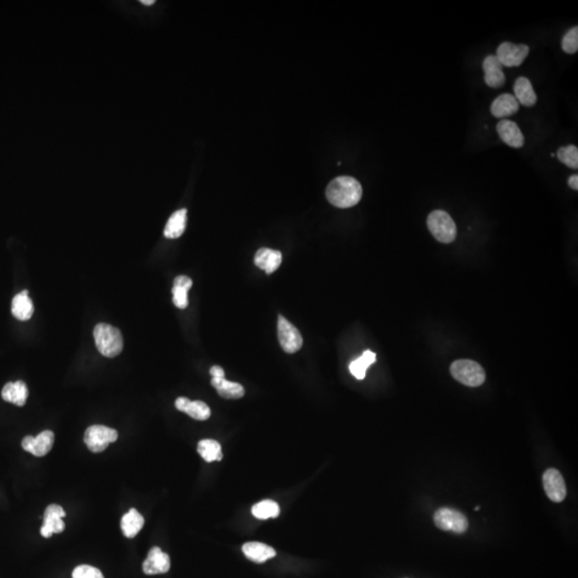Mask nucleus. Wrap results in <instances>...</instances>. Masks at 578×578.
I'll return each instance as SVG.
<instances>
[{"label": "nucleus", "mask_w": 578, "mask_h": 578, "mask_svg": "<svg viewBox=\"0 0 578 578\" xmlns=\"http://www.w3.org/2000/svg\"><path fill=\"white\" fill-rule=\"evenodd\" d=\"M362 186L353 177L340 176L332 180L326 190V197L337 208H351L356 206L362 199Z\"/></svg>", "instance_id": "obj_1"}, {"label": "nucleus", "mask_w": 578, "mask_h": 578, "mask_svg": "<svg viewBox=\"0 0 578 578\" xmlns=\"http://www.w3.org/2000/svg\"><path fill=\"white\" fill-rule=\"evenodd\" d=\"M96 346L101 355L114 358L124 349V337L120 330L111 324H99L93 330Z\"/></svg>", "instance_id": "obj_2"}, {"label": "nucleus", "mask_w": 578, "mask_h": 578, "mask_svg": "<svg viewBox=\"0 0 578 578\" xmlns=\"http://www.w3.org/2000/svg\"><path fill=\"white\" fill-rule=\"evenodd\" d=\"M427 227L434 238L445 245L452 243L458 234L454 221L449 213L443 210H435L430 213Z\"/></svg>", "instance_id": "obj_3"}, {"label": "nucleus", "mask_w": 578, "mask_h": 578, "mask_svg": "<svg viewBox=\"0 0 578 578\" xmlns=\"http://www.w3.org/2000/svg\"><path fill=\"white\" fill-rule=\"evenodd\" d=\"M451 375L468 387H479L485 381V372L479 363L472 360H458L451 366Z\"/></svg>", "instance_id": "obj_4"}, {"label": "nucleus", "mask_w": 578, "mask_h": 578, "mask_svg": "<svg viewBox=\"0 0 578 578\" xmlns=\"http://www.w3.org/2000/svg\"><path fill=\"white\" fill-rule=\"evenodd\" d=\"M118 439V432L114 428L104 425H92L85 432L86 445L91 452L101 453L107 450L109 443H115Z\"/></svg>", "instance_id": "obj_5"}, {"label": "nucleus", "mask_w": 578, "mask_h": 578, "mask_svg": "<svg viewBox=\"0 0 578 578\" xmlns=\"http://www.w3.org/2000/svg\"><path fill=\"white\" fill-rule=\"evenodd\" d=\"M435 525L445 531L454 533H464L468 529V520L463 513L454 509H439L434 515Z\"/></svg>", "instance_id": "obj_6"}, {"label": "nucleus", "mask_w": 578, "mask_h": 578, "mask_svg": "<svg viewBox=\"0 0 578 578\" xmlns=\"http://www.w3.org/2000/svg\"><path fill=\"white\" fill-rule=\"evenodd\" d=\"M278 337L280 345L285 353H295L302 347L303 339L300 331L282 315H278Z\"/></svg>", "instance_id": "obj_7"}, {"label": "nucleus", "mask_w": 578, "mask_h": 578, "mask_svg": "<svg viewBox=\"0 0 578 578\" xmlns=\"http://www.w3.org/2000/svg\"><path fill=\"white\" fill-rule=\"evenodd\" d=\"M529 46L525 44H514L503 42L497 49V59L503 67H518L525 61L529 55Z\"/></svg>", "instance_id": "obj_8"}, {"label": "nucleus", "mask_w": 578, "mask_h": 578, "mask_svg": "<svg viewBox=\"0 0 578 578\" xmlns=\"http://www.w3.org/2000/svg\"><path fill=\"white\" fill-rule=\"evenodd\" d=\"M66 516V512L63 510V507L58 504H51V506L46 508L44 512L43 525H42L41 533L42 537H51L54 533H63L66 525L63 522V518Z\"/></svg>", "instance_id": "obj_9"}, {"label": "nucleus", "mask_w": 578, "mask_h": 578, "mask_svg": "<svg viewBox=\"0 0 578 578\" xmlns=\"http://www.w3.org/2000/svg\"><path fill=\"white\" fill-rule=\"evenodd\" d=\"M543 487L547 497L554 502H562L566 497V487L562 474L557 469H547L543 474Z\"/></svg>", "instance_id": "obj_10"}, {"label": "nucleus", "mask_w": 578, "mask_h": 578, "mask_svg": "<svg viewBox=\"0 0 578 578\" xmlns=\"http://www.w3.org/2000/svg\"><path fill=\"white\" fill-rule=\"evenodd\" d=\"M54 441H55V435L53 432L43 431L36 437L26 436L23 439L22 447L27 452L32 453L38 458H42L52 450Z\"/></svg>", "instance_id": "obj_11"}, {"label": "nucleus", "mask_w": 578, "mask_h": 578, "mask_svg": "<svg viewBox=\"0 0 578 578\" xmlns=\"http://www.w3.org/2000/svg\"><path fill=\"white\" fill-rule=\"evenodd\" d=\"M170 559L166 553L162 552L160 547H153L148 553L147 558L143 564L144 573L147 575L164 574L170 571Z\"/></svg>", "instance_id": "obj_12"}, {"label": "nucleus", "mask_w": 578, "mask_h": 578, "mask_svg": "<svg viewBox=\"0 0 578 578\" xmlns=\"http://www.w3.org/2000/svg\"><path fill=\"white\" fill-rule=\"evenodd\" d=\"M503 66L496 56L489 55L483 61L484 80L491 88H500L506 82Z\"/></svg>", "instance_id": "obj_13"}, {"label": "nucleus", "mask_w": 578, "mask_h": 578, "mask_svg": "<svg viewBox=\"0 0 578 578\" xmlns=\"http://www.w3.org/2000/svg\"><path fill=\"white\" fill-rule=\"evenodd\" d=\"M497 133L500 136L501 141L513 148H522L525 144L523 132L520 126L511 120L502 119L497 124Z\"/></svg>", "instance_id": "obj_14"}, {"label": "nucleus", "mask_w": 578, "mask_h": 578, "mask_svg": "<svg viewBox=\"0 0 578 578\" xmlns=\"http://www.w3.org/2000/svg\"><path fill=\"white\" fill-rule=\"evenodd\" d=\"M175 406L179 412H184L199 421H205L211 416L208 405L201 401H190L186 397H178L175 402Z\"/></svg>", "instance_id": "obj_15"}, {"label": "nucleus", "mask_w": 578, "mask_h": 578, "mask_svg": "<svg viewBox=\"0 0 578 578\" xmlns=\"http://www.w3.org/2000/svg\"><path fill=\"white\" fill-rule=\"evenodd\" d=\"M255 265L259 269L266 271L267 274H274L282 264V253L276 249L263 247L257 251L254 258Z\"/></svg>", "instance_id": "obj_16"}, {"label": "nucleus", "mask_w": 578, "mask_h": 578, "mask_svg": "<svg viewBox=\"0 0 578 578\" xmlns=\"http://www.w3.org/2000/svg\"><path fill=\"white\" fill-rule=\"evenodd\" d=\"M520 103L514 96L503 93L495 99L491 107V114L496 118H506L518 113Z\"/></svg>", "instance_id": "obj_17"}, {"label": "nucleus", "mask_w": 578, "mask_h": 578, "mask_svg": "<svg viewBox=\"0 0 578 578\" xmlns=\"http://www.w3.org/2000/svg\"><path fill=\"white\" fill-rule=\"evenodd\" d=\"M242 552L247 559L256 564H264L276 557L274 548L260 542H247L242 546Z\"/></svg>", "instance_id": "obj_18"}, {"label": "nucleus", "mask_w": 578, "mask_h": 578, "mask_svg": "<svg viewBox=\"0 0 578 578\" xmlns=\"http://www.w3.org/2000/svg\"><path fill=\"white\" fill-rule=\"evenodd\" d=\"M1 397L5 402L12 403L16 406H24L28 397V388L22 380L16 382H9L3 387Z\"/></svg>", "instance_id": "obj_19"}, {"label": "nucleus", "mask_w": 578, "mask_h": 578, "mask_svg": "<svg viewBox=\"0 0 578 578\" xmlns=\"http://www.w3.org/2000/svg\"><path fill=\"white\" fill-rule=\"evenodd\" d=\"M515 99L520 104L526 107H533L537 101V93L533 90V84L527 78H518L514 84Z\"/></svg>", "instance_id": "obj_20"}, {"label": "nucleus", "mask_w": 578, "mask_h": 578, "mask_svg": "<svg viewBox=\"0 0 578 578\" xmlns=\"http://www.w3.org/2000/svg\"><path fill=\"white\" fill-rule=\"evenodd\" d=\"M11 310H12L13 316L16 320L26 322V320H30L32 318L34 311V303H32V299L28 295V291H22V293H17L13 298Z\"/></svg>", "instance_id": "obj_21"}, {"label": "nucleus", "mask_w": 578, "mask_h": 578, "mask_svg": "<svg viewBox=\"0 0 578 578\" xmlns=\"http://www.w3.org/2000/svg\"><path fill=\"white\" fill-rule=\"evenodd\" d=\"M144 524H145V520L141 513L136 509H131L121 518V530L124 537L133 539L140 533L142 528L144 527Z\"/></svg>", "instance_id": "obj_22"}, {"label": "nucleus", "mask_w": 578, "mask_h": 578, "mask_svg": "<svg viewBox=\"0 0 578 578\" xmlns=\"http://www.w3.org/2000/svg\"><path fill=\"white\" fill-rule=\"evenodd\" d=\"M193 282L191 278L186 276H179L175 278L174 287H173V302L178 309L184 310L189 305L188 293L191 289Z\"/></svg>", "instance_id": "obj_23"}, {"label": "nucleus", "mask_w": 578, "mask_h": 578, "mask_svg": "<svg viewBox=\"0 0 578 578\" xmlns=\"http://www.w3.org/2000/svg\"><path fill=\"white\" fill-rule=\"evenodd\" d=\"M211 385L216 388L219 395L224 399H238L245 395V388L238 382L228 381L225 378H212Z\"/></svg>", "instance_id": "obj_24"}, {"label": "nucleus", "mask_w": 578, "mask_h": 578, "mask_svg": "<svg viewBox=\"0 0 578 578\" xmlns=\"http://www.w3.org/2000/svg\"><path fill=\"white\" fill-rule=\"evenodd\" d=\"M186 209H181L173 213L165 226V237L176 239L184 234L186 226Z\"/></svg>", "instance_id": "obj_25"}, {"label": "nucleus", "mask_w": 578, "mask_h": 578, "mask_svg": "<svg viewBox=\"0 0 578 578\" xmlns=\"http://www.w3.org/2000/svg\"><path fill=\"white\" fill-rule=\"evenodd\" d=\"M376 362V353L370 351H366L360 358L356 359L349 364V370L357 379H364L366 375V370Z\"/></svg>", "instance_id": "obj_26"}, {"label": "nucleus", "mask_w": 578, "mask_h": 578, "mask_svg": "<svg viewBox=\"0 0 578 578\" xmlns=\"http://www.w3.org/2000/svg\"><path fill=\"white\" fill-rule=\"evenodd\" d=\"M199 455L207 463L214 462V460H222L223 453L220 443L213 439H203L199 443L197 447Z\"/></svg>", "instance_id": "obj_27"}, {"label": "nucleus", "mask_w": 578, "mask_h": 578, "mask_svg": "<svg viewBox=\"0 0 578 578\" xmlns=\"http://www.w3.org/2000/svg\"><path fill=\"white\" fill-rule=\"evenodd\" d=\"M252 514L258 520H269V518H276L280 515V507L276 501L266 499L256 503L252 508Z\"/></svg>", "instance_id": "obj_28"}, {"label": "nucleus", "mask_w": 578, "mask_h": 578, "mask_svg": "<svg viewBox=\"0 0 578 578\" xmlns=\"http://www.w3.org/2000/svg\"><path fill=\"white\" fill-rule=\"evenodd\" d=\"M557 157L560 162L573 170L578 168V149L576 146L568 145L562 147L557 153Z\"/></svg>", "instance_id": "obj_29"}, {"label": "nucleus", "mask_w": 578, "mask_h": 578, "mask_svg": "<svg viewBox=\"0 0 578 578\" xmlns=\"http://www.w3.org/2000/svg\"><path fill=\"white\" fill-rule=\"evenodd\" d=\"M562 49L566 54H575L578 51V27L566 32L562 39Z\"/></svg>", "instance_id": "obj_30"}, {"label": "nucleus", "mask_w": 578, "mask_h": 578, "mask_svg": "<svg viewBox=\"0 0 578 578\" xmlns=\"http://www.w3.org/2000/svg\"><path fill=\"white\" fill-rule=\"evenodd\" d=\"M72 578H104L99 568L82 564L76 566L72 573Z\"/></svg>", "instance_id": "obj_31"}, {"label": "nucleus", "mask_w": 578, "mask_h": 578, "mask_svg": "<svg viewBox=\"0 0 578 578\" xmlns=\"http://www.w3.org/2000/svg\"><path fill=\"white\" fill-rule=\"evenodd\" d=\"M210 375L212 378H225V373L221 366H212L210 368Z\"/></svg>", "instance_id": "obj_32"}, {"label": "nucleus", "mask_w": 578, "mask_h": 578, "mask_svg": "<svg viewBox=\"0 0 578 578\" xmlns=\"http://www.w3.org/2000/svg\"><path fill=\"white\" fill-rule=\"evenodd\" d=\"M568 186L571 188L572 190H575L577 191L578 190V176L577 175H572L570 178H568Z\"/></svg>", "instance_id": "obj_33"}, {"label": "nucleus", "mask_w": 578, "mask_h": 578, "mask_svg": "<svg viewBox=\"0 0 578 578\" xmlns=\"http://www.w3.org/2000/svg\"><path fill=\"white\" fill-rule=\"evenodd\" d=\"M141 3H143V5H151L155 3V0H142Z\"/></svg>", "instance_id": "obj_34"}, {"label": "nucleus", "mask_w": 578, "mask_h": 578, "mask_svg": "<svg viewBox=\"0 0 578 578\" xmlns=\"http://www.w3.org/2000/svg\"><path fill=\"white\" fill-rule=\"evenodd\" d=\"M480 509H481L480 508V507H476V509H474V510L478 511L480 510Z\"/></svg>", "instance_id": "obj_35"}]
</instances>
